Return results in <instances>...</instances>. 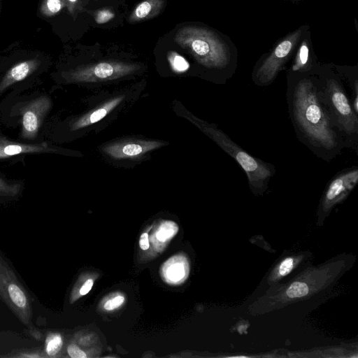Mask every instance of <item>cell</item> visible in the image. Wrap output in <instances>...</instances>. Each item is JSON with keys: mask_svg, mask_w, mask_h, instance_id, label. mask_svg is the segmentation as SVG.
<instances>
[{"mask_svg": "<svg viewBox=\"0 0 358 358\" xmlns=\"http://www.w3.org/2000/svg\"><path fill=\"white\" fill-rule=\"evenodd\" d=\"M203 130L245 171L248 183L254 193H263L275 173L273 165L256 158L238 146L223 131L213 125H202Z\"/></svg>", "mask_w": 358, "mask_h": 358, "instance_id": "cell-5", "label": "cell"}, {"mask_svg": "<svg viewBox=\"0 0 358 358\" xmlns=\"http://www.w3.org/2000/svg\"><path fill=\"white\" fill-rule=\"evenodd\" d=\"M62 344V338L59 334L50 333L45 341V353L50 357L55 356L61 350Z\"/></svg>", "mask_w": 358, "mask_h": 358, "instance_id": "cell-18", "label": "cell"}, {"mask_svg": "<svg viewBox=\"0 0 358 358\" xmlns=\"http://www.w3.org/2000/svg\"><path fill=\"white\" fill-rule=\"evenodd\" d=\"M282 1L291 2V3H299V2H301V1H306V0H282Z\"/></svg>", "mask_w": 358, "mask_h": 358, "instance_id": "cell-29", "label": "cell"}, {"mask_svg": "<svg viewBox=\"0 0 358 358\" xmlns=\"http://www.w3.org/2000/svg\"><path fill=\"white\" fill-rule=\"evenodd\" d=\"M178 229V227L174 222L164 221L161 224L156 233L157 238L162 242L166 241L173 236L177 233Z\"/></svg>", "mask_w": 358, "mask_h": 358, "instance_id": "cell-20", "label": "cell"}, {"mask_svg": "<svg viewBox=\"0 0 358 358\" xmlns=\"http://www.w3.org/2000/svg\"><path fill=\"white\" fill-rule=\"evenodd\" d=\"M0 299L23 324L29 328L31 327L33 310L31 296L1 252Z\"/></svg>", "mask_w": 358, "mask_h": 358, "instance_id": "cell-8", "label": "cell"}, {"mask_svg": "<svg viewBox=\"0 0 358 358\" xmlns=\"http://www.w3.org/2000/svg\"><path fill=\"white\" fill-rule=\"evenodd\" d=\"M115 14L109 9H102L97 11L94 16L95 22L97 24H104L112 20Z\"/></svg>", "mask_w": 358, "mask_h": 358, "instance_id": "cell-23", "label": "cell"}, {"mask_svg": "<svg viewBox=\"0 0 358 358\" xmlns=\"http://www.w3.org/2000/svg\"><path fill=\"white\" fill-rule=\"evenodd\" d=\"M294 55V61L288 74H310L313 72L315 55L309 29L304 33Z\"/></svg>", "mask_w": 358, "mask_h": 358, "instance_id": "cell-14", "label": "cell"}, {"mask_svg": "<svg viewBox=\"0 0 358 358\" xmlns=\"http://www.w3.org/2000/svg\"><path fill=\"white\" fill-rule=\"evenodd\" d=\"M355 260V257L343 254L318 266L310 264L286 282L264 291L249 306V312L266 314L325 297Z\"/></svg>", "mask_w": 358, "mask_h": 358, "instance_id": "cell-1", "label": "cell"}, {"mask_svg": "<svg viewBox=\"0 0 358 358\" xmlns=\"http://www.w3.org/2000/svg\"><path fill=\"white\" fill-rule=\"evenodd\" d=\"M174 41L204 67L227 70L228 73L236 67V46L230 38L214 29L196 25L185 26L177 31Z\"/></svg>", "mask_w": 358, "mask_h": 358, "instance_id": "cell-4", "label": "cell"}, {"mask_svg": "<svg viewBox=\"0 0 358 358\" xmlns=\"http://www.w3.org/2000/svg\"><path fill=\"white\" fill-rule=\"evenodd\" d=\"M24 189L23 180L11 178L0 171V203L17 201Z\"/></svg>", "mask_w": 358, "mask_h": 358, "instance_id": "cell-17", "label": "cell"}, {"mask_svg": "<svg viewBox=\"0 0 358 358\" xmlns=\"http://www.w3.org/2000/svg\"><path fill=\"white\" fill-rule=\"evenodd\" d=\"M67 352L72 358H86L87 355L80 350L76 345L70 344L67 348Z\"/></svg>", "mask_w": 358, "mask_h": 358, "instance_id": "cell-25", "label": "cell"}, {"mask_svg": "<svg viewBox=\"0 0 358 358\" xmlns=\"http://www.w3.org/2000/svg\"><path fill=\"white\" fill-rule=\"evenodd\" d=\"M166 275L172 281L180 280L185 275V268L180 262H174L167 267Z\"/></svg>", "mask_w": 358, "mask_h": 358, "instance_id": "cell-22", "label": "cell"}, {"mask_svg": "<svg viewBox=\"0 0 358 358\" xmlns=\"http://www.w3.org/2000/svg\"><path fill=\"white\" fill-rule=\"evenodd\" d=\"M358 169L352 167L337 173L327 184L318 208V217L324 219L332 208L342 202L356 186Z\"/></svg>", "mask_w": 358, "mask_h": 358, "instance_id": "cell-12", "label": "cell"}, {"mask_svg": "<svg viewBox=\"0 0 358 358\" xmlns=\"http://www.w3.org/2000/svg\"><path fill=\"white\" fill-rule=\"evenodd\" d=\"M52 107L48 93L27 91L0 101V119L7 126L18 127V140L39 142L45 140L43 132Z\"/></svg>", "mask_w": 358, "mask_h": 358, "instance_id": "cell-3", "label": "cell"}, {"mask_svg": "<svg viewBox=\"0 0 358 358\" xmlns=\"http://www.w3.org/2000/svg\"><path fill=\"white\" fill-rule=\"evenodd\" d=\"M64 0H43L40 11L46 17H51L60 12L65 6Z\"/></svg>", "mask_w": 358, "mask_h": 358, "instance_id": "cell-19", "label": "cell"}, {"mask_svg": "<svg viewBox=\"0 0 358 358\" xmlns=\"http://www.w3.org/2000/svg\"><path fill=\"white\" fill-rule=\"evenodd\" d=\"M291 75L297 78L292 88L289 103L296 130L311 148L324 152L336 151L339 137L320 98L316 83L308 74Z\"/></svg>", "mask_w": 358, "mask_h": 358, "instance_id": "cell-2", "label": "cell"}, {"mask_svg": "<svg viewBox=\"0 0 358 358\" xmlns=\"http://www.w3.org/2000/svg\"><path fill=\"white\" fill-rule=\"evenodd\" d=\"M123 99L124 96L115 97L107 101L99 108L78 118L69 126L71 131H77L100 121L114 109Z\"/></svg>", "mask_w": 358, "mask_h": 358, "instance_id": "cell-15", "label": "cell"}, {"mask_svg": "<svg viewBox=\"0 0 358 358\" xmlns=\"http://www.w3.org/2000/svg\"><path fill=\"white\" fill-rule=\"evenodd\" d=\"M139 69L135 64L101 62L63 72L62 78L67 83L107 81L130 75Z\"/></svg>", "mask_w": 358, "mask_h": 358, "instance_id": "cell-9", "label": "cell"}, {"mask_svg": "<svg viewBox=\"0 0 358 358\" xmlns=\"http://www.w3.org/2000/svg\"><path fill=\"white\" fill-rule=\"evenodd\" d=\"M168 59L173 70L178 73L186 71L189 69V63L187 60L175 52H169Z\"/></svg>", "mask_w": 358, "mask_h": 358, "instance_id": "cell-21", "label": "cell"}, {"mask_svg": "<svg viewBox=\"0 0 358 358\" xmlns=\"http://www.w3.org/2000/svg\"><path fill=\"white\" fill-rule=\"evenodd\" d=\"M139 245L140 248L143 250H146L149 248L150 243L148 234L147 233H143L141 234L139 240Z\"/></svg>", "mask_w": 358, "mask_h": 358, "instance_id": "cell-27", "label": "cell"}, {"mask_svg": "<svg viewBox=\"0 0 358 358\" xmlns=\"http://www.w3.org/2000/svg\"><path fill=\"white\" fill-rule=\"evenodd\" d=\"M318 93L335 127L345 136H357L358 131L357 114L346 94L342 83L334 77L324 79Z\"/></svg>", "mask_w": 358, "mask_h": 358, "instance_id": "cell-7", "label": "cell"}, {"mask_svg": "<svg viewBox=\"0 0 358 358\" xmlns=\"http://www.w3.org/2000/svg\"><path fill=\"white\" fill-rule=\"evenodd\" d=\"M166 5V0H144L138 3L129 17L131 24L151 19L159 15Z\"/></svg>", "mask_w": 358, "mask_h": 358, "instance_id": "cell-16", "label": "cell"}, {"mask_svg": "<svg viewBox=\"0 0 358 358\" xmlns=\"http://www.w3.org/2000/svg\"><path fill=\"white\" fill-rule=\"evenodd\" d=\"M312 259V253L308 251L284 252L263 278L260 287L264 292L268 288L286 282L311 264Z\"/></svg>", "mask_w": 358, "mask_h": 358, "instance_id": "cell-10", "label": "cell"}, {"mask_svg": "<svg viewBox=\"0 0 358 358\" xmlns=\"http://www.w3.org/2000/svg\"><path fill=\"white\" fill-rule=\"evenodd\" d=\"M163 145L162 142L153 141L120 142L107 145L103 150L115 159H136Z\"/></svg>", "mask_w": 358, "mask_h": 358, "instance_id": "cell-13", "label": "cell"}, {"mask_svg": "<svg viewBox=\"0 0 358 358\" xmlns=\"http://www.w3.org/2000/svg\"><path fill=\"white\" fill-rule=\"evenodd\" d=\"M124 301V297L122 295L116 296L108 300L103 306L106 310H113L120 306Z\"/></svg>", "mask_w": 358, "mask_h": 358, "instance_id": "cell-24", "label": "cell"}, {"mask_svg": "<svg viewBox=\"0 0 358 358\" xmlns=\"http://www.w3.org/2000/svg\"><path fill=\"white\" fill-rule=\"evenodd\" d=\"M66 1L67 2L69 10L72 13L78 0H66Z\"/></svg>", "mask_w": 358, "mask_h": 358, "instance_id": "cell-28", "label": "cell"}, {"mask_svg": "<svg viewBox=\"0 0 358 358\" xmlns=\"http://www.w3.org/2000/svg\"><path fill=\"white\" fill-rule=\"evenodd\" d=\"M309 26L303 24L280 38L272 49L256 63L252 80L258 86L271 84L285 64L294 56L296 48Z\"/></svg>", "mask_w": 358, "mask_h": 358, "instance_id": "cell-6", "label": "cell"}, {"mask_svg": "<svg viewBox=\"0 0 358 358\" xmlns=\"http://www.w3.org/2000/svg\"><path fill=\"white\" fill-rule=\"evenodd\" d=\"M93 284L94 282L92 279L90 278L87 280L79 290L80 294L82 296L87 294L91 290Z\"/></svg>", "mask_w": 358, "mask_h": 358, "instance_id": "cell-26", "label": "cell"}, {"mask_svg": "<svg viewBox=\"0 0 358 358\" xmlns=\"http://www.w3.org/2000/svg\"><path fill=\"white\" fill-rule=\"evenodd\" d=\"M61 152V148L55 146L50 141L31 143L13 140L0 131V163L24 164V159L28 155Z\"/></svg>", "mask_w": 358, "mask_h": 358, "instance_id": "cell-11", "label": "cell"}]
</instances>
